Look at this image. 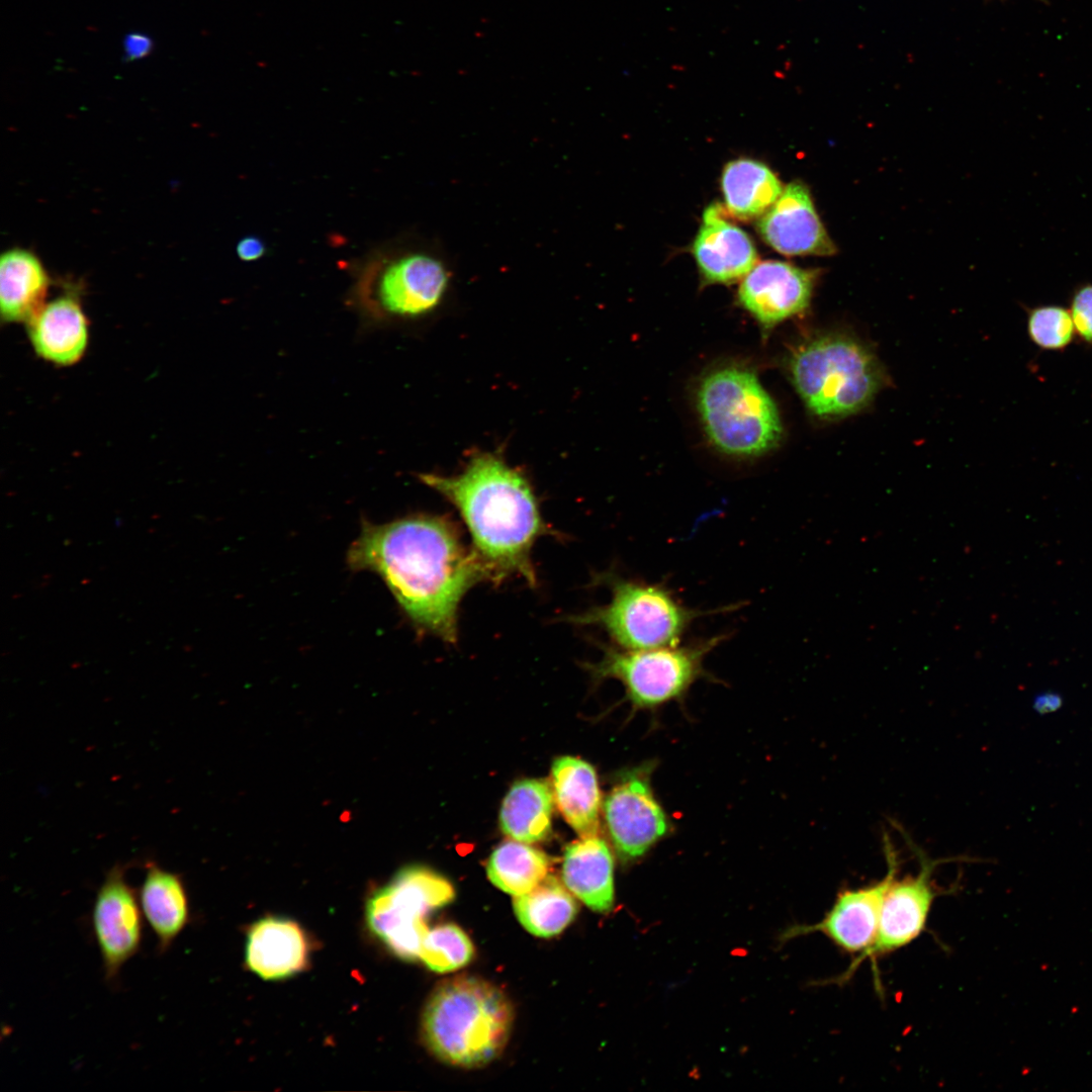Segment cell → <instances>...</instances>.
I'll return each mask as SVG.
<instances>
[{
  "instance_id": "obj_29",
  "label": "cell",
  "mask_w": 1092,
  "mask_h": 1092,
  "mask_svg": "<svg viewBox=\"0 0 1092 1092\" xmlns=\"http://www.w3.org/2000/svg\"><path fill=\"white\" fill-rule=\"evenodd\" d=\"M1069 310L1076 336L1092 347V284H1083L1073 292Z\"/></svg>"
},
{
  "instance_id": "obj_8",
  "label": "cell",
  "mask_w": 1092,
  "mask_h": 1092,
  "mask_svg": "<svg viewBox=\"0 0 1092 1092\" xmlns=\"http://www.w3.org/2000/svg\"><path fill=\"white\" fill-rule=\"evenodd\" d=\"M453 898V886L444 877L425 867H406L369 899L367 923L394 954L415 961L429 930L426 916Z\"/></svg>"
},
{
  "instance_id": "obj_13",
  "label": "cell",
  "mask_w": 1092,
  "mask_h": 1092,
  "mask_svg": "<svg viewBox=\"0 0 1092 1092\" xmlns=\"http://www.w3.org/2000/svg\"><path fill=\"white\" fill-rule=\"evenodd\" d=\"M816 277V270L763 261L743 277L738 300L764 329H769L808 307Z\"/></svg>"
},
{
  "instance_id": "obj_2",
  "label": "cell",
  "mask_w": 1092,
  "mask_h": 1092,
  "mask_svg": "<svg viewBox=\"0 0 1092 1092\" xmlns=\"http://www.w3.org/2000/svg\"><path fill=\"white\" fill-rule=\"evenodd\" d=\"M420 477L459 511L489 579L515 574L535 582L531 550L545 526L521 472L499 456L483 452L472 456L459 474Z\"/></svg>"
},
{
  "instance_id": "obj_30",
  "label": "cell",
  "mask_w": 1092,
  "mask_h": 1092,
  "mask_svg": "<svg viewBox=\"0 0 1092 1092\" xmlns=\"http://www.w3.org/2000/svg\"><path fill=\"white\" fill-rule=\"evenodd\" d=\"M123 60L132 62L148 57L154 50V40L146 32L129 31L123 41Z\"/></svg>"
},
{
  "instance_id": "obj_23",
  "label": "cell",
  "mask_w": 1092,
  "mask_h": 1092,
  "mask_svg": "<svg viewBox=\"0 0 1092 1092\" xmlns=\"http://www.w3.org/2000/svg\"><path fill=\"white\" fill-rule=\"evenodd\" d=\"M721 187L727 211L740 220L762 216L783 192L779 178L765 164L746 158L726 164Z\"/></svg>"
},
{
  "instance_id": "obj_19",
  "label": "cell",
  "mask_w": 1092,
  "mask_h": 1092,
  "mask_svg": "<svg viewBox=\"0 0 1092 1092\" xmlns=\"http://www.w3.org/2000/svg\"><path fill=\"white\" fill-rule=\"evenodd\" d=\"M564 886L588 908L607 912L614 905V858L599 835L569 843L562 862Z\"/></svg>"
},
{
  "instance_id": "obj_27",
  "label": "cell",
  "mask_w": 1092,
  "mask_h": 1092,
  "mask_svg": "<svg viewBox=\"0 0 1092 1092\" xmlns=\"http://www.w3.org/2000/svg\"><path fill=\"white\" fill-rule=\"evenodd\" d=\"M474 954L473 944L457 925L446 923L429 929L420 959L432 971L451 972L467 965Z\"/></svg>"
},
{
  "instance_id": "obj_26",
  "label": "cell",
  "mask_w": 1092,
  "mask_h": 1092,
  "mask_svg": "<svg viewBox=\"0 0 1092 1092\" xmlns=\"http://www.w3.org/2000/svg\"><path fill=\"white\" fill-rule=\"evenodd\" d=\"M549 867V858L543 851L510 839L491 852L486 873L495 887L516 897L538 886L548 876Z\"/></svg>"
},
{
  "instance_id": "obj_32",
  "label": "cell",
  "mask_w": 1092,
  "mask_h": 1092,
  "mask_svg": "<svg viewBox=\"0 0 1092 1092\" xmlns=\"http://www.w3.org/2000/svg\"><path fill=\"white\" fill-rule=\"evenodd\" d=\"M236 251L241 260L253 262L265 256L266 246L258 237L247 236L238 243Z\"/></svg>"
},
{
  "instance_id": "obj_14",
  "label": "cell",
  "mask_w": 1092,
  "mask_h": 1092,
  "mask_svg": "<svg viewBox=\"0 0 1092 1092\" xmlns=\"http://www.w3.org/2000/svg\"><path fill=\"white\" fill-rule=\"evenodd\" d=\"M761 239L787 256H831L836 248L824 229L810 191L793 181L757 222Z\"/></svg>"
},
{
  "instance_id": "obj_24",
  "label": "cell",
  "mask_w": 1092,
  "mask_h": 1092,
  "mask_svg": "<svg viewBox=\"0 0 1092 1092\" xmlns=\"http://www.w3.org/2000/svg\"><path fill=\"white\" fill-rule=\"evenodd\" d=\"M553 792L542 779L516 782L504 798L499 825L511 839L525 843L544 840L551 832Z\"/></svg>"
},
{
  "instance_id": "obj_18",
  "label": "cell",
  "mask_w": 1092,
  "mask_h": 1092,
  "mask_svg": "<svg viewBox=\"0 0 1092 1092\" xmlns=\"http://www.w3.org/2000/svg\"><path fill=\"white\" fill-rule=\"evenodd\" d=\"M309 941L300 925L283 917H265L248 931L245 959L265 980L290 977L308 963Z\"/></svg>"
},
{
  "instance_id": "obj_15",
  "label": "cell",
  "mask_w": 1092,
  "mask_h": 1092,
  "mask_svg": "<svg viewBox=\"0 0 1092 1092\" xmlns=\"http://www.w3.org/2000/svg\"><path fill=\"white\" fill-rule=\"evenodd\" d=\"M448 279L440 260L423 253L407 254L381 269L375 286L376 301L393 315L425 314L441 301Z\"/></svg>"
},
{
  "instance_id": "obj_31",
  "label": "cell",
  "mask_w": 1092,
  "mask_h": 1092,
  "mask_svg": "<svg viewBox=\"0 0 1092 1092\" xmlns=\"http://www.w3.org/2000/svg\"><path fill=\"white\" fill-rule=\"evenodd\" d=\"M1063 705V696L1059 692L1053 690L1036 693L1031 701L1032 710L1040 716L1056 713L1062 709Z\"/></svg>"
},
{
  "instance_id": "obj_6",
  "label": "cell",
  "mask_w": 1092,
  "mask_h": 1092,
  "mask_svg": "<svg viewBox=\"0 0 1092 1092\" xmlns=\"http://www.w3.org/2000/svg\"><path fill=\"white\" fill-rule=\"evenodd\" d=\"M611 599L573 621L604 630L623 649H649L680 644L692 624L705 614L685 605L662 582L612 576Z\"/></svg>"
},
{
  "instance_id": "obj_9",
  "label": "cell",
  "mask_w": 1092,
  "mask_h": 1092,
  "mask_svg": "<svg viewBox=\"0 0 1092 1092\" xmlns=\"http://www.w3.org/2000/svg\"><path fill=\"white\" fill-rule=\"evenodd\" d=\"M653 765L644 763L624 771L603 801L609 838L620 859L631 862L644 856L670 831V822L651 787Z\"/></svg>"
},
{
  "instance_id": "obj_25",
  "label": "cell",
  "mask_w": 1092,
  "mask_h": 1092,
  "mask_svg": "<svg viewBox=\"0 0 1092 1092\" xmlns=\"http://www.w3.org/2000/svg\"><path fill=\"white\" fill-rule=\"evenodd\" d=\"M514 910L530 933L550 937L560 933L573 920L577 904L559 880L548 875L534 889L515 897Z\"/></svg>"
},
{
  "instance_id": "obj_22",
  "label": "cell",
  "mask_w": 1092,
  "mask_h": 1092,
  "mask_svg": "<svg viewBox=\"0 0 1092 1092\" xmlns=\"http://www.w3.org/2000/svg\"><path fill=\"white\" fill-rule=\"evenodd\" d=\"M50 285L39 259L23 249L0 258V310L3 322L27 324L43 306Z\"/></svg>"
},
{
  "instance_id": "obj_11",
  "label": "cell",
  "mask_w": 1092,
  "mask_h": 1092,
  "mask_svg": "<svg viewBox=\"0 0 1092 1092\" xmlns=\"http://www.w3.org/2000/svg\"><path fill=\"white\" fill-rule=\"evenodd\" d=\"M884 851L888 871L883 879L868 886L840 891L820 921L810 925H794L786 930L782 938L818 932L844 952L858 956L866 951L876 937L883 900L899 868L897 853L887 836L884 837Z\"/></svg>"
},
{
  "instance_id": "obj_3",
  "label": "cell",
  "mask_w": 1092,
  "mask_h": 1092,
  "mask_svg": "<svg viewBox=\"0 0 1092 1092\" xmlns=\"http://www.w3.org/2000/svg\"><path fill=\"white\" fill-rule=\"evenodd\" d=\"M514 1010L496 986L476 977L442 982L422 1016L429 1050L445 1063L474 1068L495 1059L510 1037Z\"/></svg>"
},
{
  "instance_id": "obj_5",
  "label": "cell",
  "mask_w": 1092,
  "mask_h": 1092,
  "mask_svg": "<svg viewBox=\"0 0 1092 1092\" xmlns=\"http://www.w3.org/2000/svg\"><path fill=\"white\" fill-rule=\"evenodd\" d=\"M697 403L708 438L725 454L758 456L782 437L774 400L746 368L723 366L707 373L700 382Z\"/></svg>"
},
{
  "instance_id": "obj_10",
  "label": "cell",
  "mask_w": 1092,
  "mask_h": 1092,
  "mask_svg": "<svg viewBox=\"0 0 1092 1092\" xmlns=\"http://www.w3.org/2000/svg\"><path fill=\"white\" fill-rule=\"evenodd\" d=\"M903 835L919 860L915 876H907L890 884L881 908L876 937L873 944L858 954L849 968L837 979L839 984L848 981L863 960L877 958L898 950L924 931L934 900L942 892L931 880L936 867L948 859H931L914 844L904 831Z\"/></svg>"
},
{
  "instance_id": "obj_21",
  "label": "cell",
  "mask_w": 1092,
  "mask_h": 1092,
  "mask_svg": "<svg viewBox=\"0 0 1092 1092\" xmlns=\"http://www.w3.org/2000/svg\"><path fill=\"white\" fill-rule=\"evenodd\" d=\"M141 907L158 940V950L165 952L184 930L190 919L187 890L181 876L155 862L146 864V875L139 889Z\"/></svg>"
},
{
  "instance_id": "obj_20",
  "label": "cell",
  "mask_w": 1092,
  "mask_h": 1092,
  "mask_svg": "<svg viewBox=\"0 0 1092 1092\" xmlns=\"http://www.w3.org/2000/svg\"><path fill=\"white\" fill-rule=\"evenodd\" d=\"M555 804L567 824L579 835H598L602 805L597 772L577 757L560 756L551 766Z\"/></svg>"
},
{
  "instance_id": "obj_4",
  "label": "cell",
  "mask_w": 1092,
  "mask_h": 1092,
  "mask_svg": "<svg viewBox=\"0 0 1092 1092\" xmlns=\"http://www.w3.org/2000/svg\"><path fill=\"white\" fill-rule=\"evenodd\" d=\"M789 372L808 410L823 420L863 410L884 382L873 352L839 333L821 334L799 345L790 356Z\"/></svg>"
},
{
  "instance_id": "obj_12",
  "label": "cell",
  "mask_w": 1092,
  "mask_h": 1092,
  "mask_svg": "<svg viewBox=\"0 0 1092 1092\" xmlns=\"http://www.w3.org/2000/svg\"><path fill=\"white\" fill-rule=\"evenodd\" d=\"M143 910L138 892L126 882L122 866H114L99 887L92 909V926L105 979H116L123 965L140 949Z\"/></svg>"
},
{
  "instance_id": "obj_7",
  "label": "cell",
  "mask_w": 1092,
  "mask_h": 1092,
  "mask_svg": "<svg viewBox=\"0 0 1092 1092\" xmlns=\"http://www.w3.org/2000/svg\"><path fill=\"white\" fill-rule=\"evenodd\" d=\"M728 637L717 634L687 645L649 649L605 646L602 659L589 669L597 679L621 681L634 712L654 711L681 700L698 679L708 676L705 659Z\"/></svg>"
},
{
  "instance_id": "obj_16",
  "label": "cell",
  "mask_w": 1092,
  "mask_h": 1092,
  "mask_svg": "<svg viewBox=\"0 0 1092 1092\" xmlns=\"http://www.w3.org/2000/svg\"><path fill=\"white\" fill-rule=\"evenodd\" d=\"M692 252L701 275L709 283H733L757 263V252L751 239L727 219L718 203H712L704 210Z\"/></svg>"
},
{
  "instance_id": "obj_1",
  "label": "cell",
  "mask_w": 1092,
  "mask_h": 1092,
  "mask_svg": "<svg viewBox=\"0 0 1092 1092\" xmlns=\"http://www.w3.org/2000/svg\"><path fill=\"white\" fill-rule=\"evenodd\" d=\"M349 566L370 570L386 583L410 620L445 641L457 638V611L465 593L488 573L448 520L412 516L365 523L348 552Z\"/></svg>"
},
{
  "instance_id": "obj_17",
  "label": "cell",
  "mask_w": 1092,
  "mask_h": 1092,
  "mask_svg": "<svg viewBox=\"0 0 1092 1092\" xmlns=\"http://www.w3.org/2000/svg\"><path fill=\"white\" fill-rule=\"evenodd\" d=\"M30 343L43 360L59 366L78 363L88 346V320L73 293L44 303L26 324Z\"/></svg>"
},
{
  "instance_id": "obj_28",
  "label": "cell",
  "mask_w": 1092,
  "mask_h": 1092,
  "mask_svg": "<svg viewBox=\"0 0 1092 1092\" xmlns=\"http://www.w3.org/2000/svg\"><path fill=\"white\" fill-rule=\"evenodd\" d=\"M1026 326L1029 340L1042 350L1062 351L1076 336L1070 310L1060 305L1028 308Z\"/></svg>"
}]
</instances>
